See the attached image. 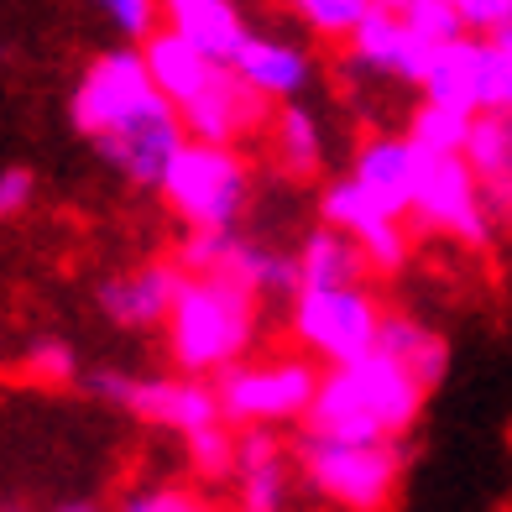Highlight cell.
<instances>
[{"label":"cell","instance_id":"obj_1","mask_svg":"<svg viewBox=\"0 0 512 512\" xmlns=\"http://www.w3.org/2000/svg\"><path fill=\"white\" fill-rule=\"evenodd\" d=\"M429 392L418 387L392 356H366L356 366L324 371L319 398L304 418V434L335 445H398L418 424Z\"/></svg>","mask_w":512,"mask_h":512},{"label":"cell","instance_id":"obj_2","mask_svg":"<svg viewBox=\"0 0 512 512\" xmlns=\"http://www.w3.org/2000/svg\"><path fill=\"white\" fill-rule=\"evenodd\" d=\"M251 330L256 298L215 283V277H189V288L168 314V351L183 366V377H209V371L241 366Z\"/></svg>","mask_w":512,"mask_h":512},{"label":"cell","instance_id":"obj_3","mask_svg":"<svg viewBox=\"0 0 512 512\" xmlns=\"http://www.w3.org/2000/svg\"><path fill=\"white\" fill-rule=\"evenodd\" d=\"M157 194L168 199V209L189 230H230V220L246 209V194H251L246 157L236 147L183 142V152L173 157V168L162 173Z\"/></svg>","mask_w":512,"mask_h":512},{"label":"cell","instance_id":"obj_4","mask_svg":"<svg viewBox=\"0 0 512 512\" xmlns=\"http://www.w3.org/2000/svg\"><path fill=\"white\" fill-rule=\"evenodd\" d=\"M403 460V439L398 445H335V439L314 434L298 439V465H304L309 486L351 512H382L387 497L398 492Z\"/></svg>","mask_w":512,"mask_h":512},{"label":"cell","instance_id":"obj_5","mask_svg":"<svg viewBox=\"0 0 512 512\" xmlns=\"http://www.w3.org/2000/svg\"><path fill=\"white\" fill-rule=\"evenodd\" d=\"M387 314L366 288H340V293H298L293 298V335L309 345V356L330 361V371L356 366L377 356Z\"/></svg>","mask_w":512,"mask_h":512},{"label":"cell","instance_id":"obj_6","mask_svg":"<svg viewBox=\"0 0 512 512\" xmlns=\"http://www.w3.org/2000/svg\"><path fill=\"white\" fill-rule=\"evenodd\" d=\"M319 371L314 361H262V366H230L220 371V408L225 424H246V429H267L283 418H309L319 398Z\"/></svg>","mask_w":512,"mask_h":512},{"label":"cell","instance_id":"obj_7","mask_svg":"<svg viewBox=\"0 0 512 512\" xmlns=\"http://www.w3.org/2000/svg\"><path fill=\"white\" fill-rule=\"evenodd\" d=\"M157 84L147 74L142 53H100L84 68V79L68 100V115H74V131L100 142L115 126H126L131 115H142L147 105H157Z\"/></svg>","mask_w":512,"mask_h":512},{"label":"cell","instance_id":"obj_8","mask_svg":"<svg viewBox=\"0 0 512 512\" xmlns=\"http://www.w3.org/2000/svg\"><path fill=\"white\" fill-rule=\"evenodd\" d=\"M413 220L424 230H445L465 246L492 241V215H486L481 183L465 157H429L418 162V194H413Z\"/></svg>","mask_w":512,"mask_h":512},{"label":"cell","instance_id":"obj_9","mask_svg":"<svg viewBox=\"0 0 512 512\" xmlns=\"http://www.w3.org/2000/svg\"><path fill=\"white\" fill-rule=\"evenodd\" d=\"M189 131H183V115L173 100H157L142 115H131L126 126H115L110 136H100V157L115 173H126L142 189H162V173L173 168V157L183 152Z\"/></svg>","mask_w":512,"mask_h":512},{"label":"cell","instance_id":"obj_10","mask_svg":"<svg viewBox=\"0 0 512 512\" xmlns=\"http://www.w3.org/2000/svg\"><path fill=\"white\" fill-rule=\"evenodd\" d=\"M267 95L262 89H251L236 68H220L215 79H209V89L199 100H189L178 115H183V131H189V142H204V147H236L246 142L251 131L272 126L267 115Z\"/></svg>","mask_w":512,"mask_h":512},{"label":"cell","instance_id":"obj_11","mask_svg":"<svg viewBox=\"0 0 512 512\" xmlns=\"http://www.w3.org/2000/svg\"><path fill=\"white\" fill-rule=\"evenodd\" d=\"M142 424H157V429H173V434H199L209 424H220L225 408H220V392L215 387H204L194 377H131V392H126V403Z\"/></svg>","mask_w":512,"mask_h":512},{"label":"cell","instance_id":"obj_12","mask_svg":"<svg viewBox=\"0 0 512 512\" xmlns=\"http://www.w3.org/2000/svg\"><path fill=\"white\" fill-rule=\"evenodd\" d=\"M424 100L434 105H455V110H471V115H486L492 110V42L465 32L455 42L434 53L429 74H424Z\"/></svg>","mask_w":512,"mask_h":512},{"label":"cell","instance_id":"obj_13","mask_svg":"<svg viewBox=\"0 0 512 512\" xmlns=\"http://www.w3.org/2000/svg\"><path fill=\"white\" fill-rule=\"evenodd\" d=\"M162 27H173L183 42H194L215 68H236V58L251 42L236 0H162Z\"/></svg>","mask_w":512,"mask_h":512},{"label":"cell","instance_id":"obj_14","mask_svg":"<svg viewBox=\"0 0 512 512\" xmlns=\"http://www.w3.org/2000/svg\"><path fill=\"white\" fill-rule=\"evenodd\" d=\"M183 288H189V272H183L178 262H152V267L131 272V277H110V283H100V314H110L115 324H126V330H136V324H157V319L173 314Z\"/></svg>","mask_w":512,"mask_h":512},{"label":"cell","instance_id":"obj_15","mask_svg":"<svg viewBox=\"0 0 512 512\" xmlns=\"http://www.w3.org/2000/svg\"><path fill=\"white\" fill-rule=\"evenodd\" d=\"M465 162H471V173L481 183V199H486L492 225H512V110L476 115Z\"/></svg>","mask_w":512,"mask_h":512},{"label":"cell","instance_id":"obj_16","mask_svg":"<svg viewBox=\"0 0 512 512\" xmlns=\"http://www.w3.org/2000/svg\"><path fill=\"white\" fill-rule=\"evenodd\" d=\"M418 162H424V152H418L408 136H371V142H361V152H356L351 178L361 183V189L377 194L392 215H413Z\"/></svg>","mask_w":512,"mask_h":512},{"label":"cell","instance_id":"obj_17","mask_svg":"<svg viewBox=\"0 0 512 512\" xmlns=\"http://www.w3.org/2000/svg\"><path fill=\"white\" fill-rule=\"evenodd\" d=\"M142 58H147V74H152V84H157V95L173 100L178 110L189 105V100H199L204 89H209V79L220 74V68L209 63L194 42H183L173 27H157V32L142 42Z\"/></svg>","mask_w":512,"mask_h":512},{"label":"cell","instance_id":"obj_18","mask_svg":"<svg viewBox=\"0 0 512 512\" xmlns=\"http://www.w3.org/2000/svg\"><path fill=\"white\" fill-rule=\"evenodd\" d=\"M366 256L351 236H340V230L319 225L304 236L298 246V277H304V293H340V288H361L366 277Z\"/></svg>","mask_w":512,"mask_h":512},{"label":"cell","instance_id":"obj_19","mask_svg":"<svg viewBox=\"0 0 512 512\" xmlns=\"http://www.w3.org/2000/svg\"><path fill=\"white\" fill-rule=\"evenodd\" d=\"M377 351L398 361L424 392L439 387V382H445V371H450V345H445V335L429 330V324L413 319V314H387Z\"/></svg>","mask_w":512,"mask_h":512},{"label":"cell","instance_id":"obj_20","mask_svg":"<svg viewBox=\"0 0 512 512\" xmlns=\"http://www.w3.org/2000/svg\"><path fill=\"white\" fill-rule=\"evenodd\" d=\"M283 450L272 429H241V455H236V497L241 512H277L283 507Z\"/></svg>","mask_w":512,"mask_h":512},{"label":"cell","instance_id":"obj_21","mask_svg":"<svg viewBox=\"0 0 512 512\" xmlns=\"http://www.w3.org/2000/svg\"><path fill=\"white\" fill-rule=\"evenodd\" d=\"M236 74L251 89H262L267 100H293L309 84V53L283 37H251L246 53L236 58Z\"/></svg>","mask_w":512,"mask_h":512},{"label":"cell","instance_id":"obj_22","mask_svg":"<svg viewBox=\"0 0 512 512\" xmlns=\"http://www.w3.org/2000/svg\"><path fill=\"white\" fill-rule=\"evenodd\" d=\"M471 131H476V115L471 110H455V105L418 100L413 115H408V142L418 152H429V157H465Z\"/></svg>","mask_w":512,"mask_h":512},{"label":"cell","instance_id":"obj_23","mask_svg":"<svg viewBox=\"0 0 512 512\" xmlns=\"http://www.w3.org/2000/svg\"><path fill=\"white\" fill-rule=\"evenodd\" d=\"M319 220L330 225V230H340V236L361 241L366 230H377L387 220H403V215H392V209L371 189H361L356 178H340V183H330V189L319 194Z\"/></svg>","mask_w":512,"mask_h":512},{"label":"cell","instance_id":"obj_24","mask_svg":"<svg viewBox=\"0 0 512 512\" xmlns=\"http://www.w3.org/2000/svg\"><path fill=\"white\" fill-rule=\"evenodd\" d=\"M272 162L288 178H314L319 173V126L304 105H283L272 115Z\"/></svg>","mask_w":512,"mask_h":512},{"label":"cell","instance_id":"obj_25","mask_svg":"<svg viewBox=\"0 0 512 512\" xmlns=\"http://www.w3.org/2000/svg\"><path fill=\"white\" fill-rule=\"evenodd\" d=\"M371 6L387 11V16L398 21L403 32H413V37L434 42V48H445V42L465 37V21L455 16L450 0H371Z\"/></svg>","mask_w":512,"mask_h":512},{"label":"cell","instance_id":"obj_26","mask_svg":"<svg viewBox=\"0 0 512 512\" xmlns=\"http://www.w3.org/2000/svg\"><path fill=\"white\" fill-rule=\"evenodd\" d=\"M403 48H408V32H403L387 11H377V6H371L366 21L351 32V58L366 63V68H382V74H398Z\"/></svg>","mask_w":512,"mask_h":512},{"label":"cell","instance_id":"obj_27","mask_svg":"<svg viewBox=\"0 0 512 512\" xmlns=\"http://www.w3.org/2000/svg\"><path fill=\"white\" fill-rule=\"evenodd\" d=\"M183 450H189V465H194L204 481H225V476H236L241 434H230L225 424H209V429L183 439Z\"/></svg>","mask_w":512,"mask_h":512},{"label":"cell","instance_id":"obj_28","mask_svg":"<svg viewBox=\"0 0 512 512\" xmlns=\"http://www.w3.org/2000/svg\"><path fill=\"white\" fill-rule=\"evenodd\" d=\"M16 377L27 387H63V382H74V351H68L63 340L42 335V340L27 345V356L16 361Z\"/></svg>","mask_w":512,"mask_h":512},{"label":"cell","instance_id":"obj_29","mask_svg":"<svg viewBox=\"0 0 512 512\" xmlns=\"http://www.w3.org/2000/svg\"><path fill=\"white\" fill-rule=\"evenodd\" d=\"M288 6L304 16L319 37H345V42H351V32L361 27L366 11H371V0H288Z\"/></svg>","mask_w":512,"mask_h":512},{"label":"cell","instance_id":"obj_30","mask_svg":"<svg viewBox=\"0 0 512 512\" xmlns=\"http://www.w3.org/2000/svg\"><path fill=\"white\" fill-rule=\"evenodd\" d=\"M356 246H361V256H366V267L382 272V277H392V272L408 262V230H403V220H387V225H377V230H366Z\"/></svg>","mask_w":512,"mask_h":512},{"label":"cell","instance_id":"obj_31","mask_svg":"<svg viewBox=\"0 0 512 512\" xmlns=\"http://www.w3.org/2000/svg\"><path fill=\"white\" fill-rule=\"evenodd\" d=\"M230 230H189L178 246V267L189 272V277H209L220 262H225V251H230Z\"/></svg>","mask_w":512,"mask_h":512},{"label":"cell","instance_id":"obj_32","mask_svg":"<svg viewBox=\"0 0 512 512\" xmlns=\"http://www.w3.org/2000/svg\"><path fill=\"white\" fill-rule=\"evenodd\" d=\"M100 6L110 11V21L121 27L126 37L147 42L157 32V16H162V0H100Z\"/></svg>","mask_w":512,"mask_h":512},{"label":"cell","instance_id":"obj_33","mask_svg":"<svg viewBox=\"0 0 512 512\" xmlns=\"http://www.w3.org/2000/svg\"><path fill=\"white\" fill-rule=\"evenodd\" d=\"M126 512H209V507L194 492H183V486H152V492H136Z\"/></svg>","mask_w":512,"mask_h":512},{"label":"cell","instance_id":"obj_34","mask_svg":"<svg viewBox=\"0 0 512 512\" xmlns=\"http://www.w3.org/2000/svg\"><path fill=\"white\" fill-rule=\"evenodd\" d=\"M455 16L465 21V32H476V37H492L497 32V21L512 11V0H450Z\"/></svg>","mask_w":512,"mask_h":512},{"label":"cell","instance_id":"obj_35","mask_svg":"<svg viewBox=\"0 0 512 512\" xmlns=\"http://www.w3.org/2000/svg\"><path fill=\"white\" fill-rule=\"evenodd\" d=\"M32 204V173L27 168H6L0 173V215H21Z\"/></svg>","mask_w":512,"mask_h":512},{"label":"cell","instance_id":"obj_36","mask_svg":"<svg viewBox=\"0 0 512 512\" xmlns=\"http://www.w3.org/2000/svg\"><path fill=\"white\" fill-rule=\"evenodd\" d=\"M492 110H512V48H492Z\"/></svg>","mask_w":512,"mask_h":512},{"label":"cell","instance_id":"obj_37","mask_svg":"<svg viewBox=\"0 0 512 512\" xmlns=\"http://www.w3.org/2000/svg\"><path fill=\"white\" fill-rule=\"evenodd\" d=\"M486 42H492V48H512V11L497 21V32L492 37H486Z\"/></svg>","mask_w":512,"mask_h":512},{"label":"cell","instance_id":"obj_38","mask_svg":"<svg viewBox=\"0 0 512 512\" xmlns=\"http://www.w3.org/2000/svg\"><path fill=\"white\" fill-rule=\"evenodd\" d=\"M58 512H100V507H95V502H63Z\"/></svg>","mask_w":512,"mask_h":512}]
</instances>
